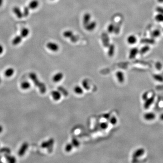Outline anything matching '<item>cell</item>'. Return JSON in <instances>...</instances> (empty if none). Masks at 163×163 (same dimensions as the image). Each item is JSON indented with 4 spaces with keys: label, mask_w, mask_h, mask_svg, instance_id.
<instances>
[{
    "label": "cell",
    "mask_w": 163,
    "mask_h": 163,
    "mask_svg": "<svg viewBox=\"0 0 163 163\" xmlns=\"http://www.w3.org/2000/svg\"><path fill=\"white\" fill-rule=\"evenodd\" d=\"M29 77L31 80L34 82V85L38 87L40 89V92L42 93H44L46 92V86L44 83L40 82L37 77V75L34 72H31L29 74Z\"/></svg>",
    "instance_id": "obj_1"
},
{
    "label": "cell",
    "mask_w": 163,
    "mask_h": 163,
    "mask_svg": "<svg viewBox=\"0 0 163 163\" xmlns=\"http://www.w3.org/2000/svg\"><path fill=\"white\" fill-rule=\"evenodd\" d=\"M46 47L47 48L49 49V50L54 52H57L59 49V45L53 42H49L47 43Z\"/></svg>",
    "instance_id": "obj_2"
},
{
    "label": "cell",
    "mask_w": 163,
    "mask_h": 163,
    "mask_svg": "<svg viewBox=\"0 0 163 163\" xmlns=\"http://www.w3.org/2000/svg\"><path fill=\"white\" fill-rule=\"evenodd\" d=\"M155 97L154 95L150 97H148L146 100L145 101L144 104V108L145 109H148L151 106L152 104L154 103L155 101Z\"/></svg>",
    "instance_id": "obj_3"
},
{
    "label": "cell",
    "mask_w": 163,
    "mask_h": 163,
    "mask_svg": "<svg viewBox=\"0 0 163 163\" xmlns=\"http://www.w3.org/2000/svg\"><path fill=\"white\" fill-rule=\"evenodd\" d=\"M145 150L143 148H140L135 150L132 154V157L133 159H136L142 156L145 153Z\"/></svg>",
    "instance_id": "obj_4"
},
{
    "label": "cell",
    "mask_w": 163,
    "mask_h": 163,
    "mask_svg": "<svg viewBox=\"0 0 163 163\" xmlns=\"http://www.w3.org/2000/svg\"><path fill=\"white\" fill-rule=\"evenodd\" d=\"M97 24L95 21H91L84 26L85 28L88 31H92L94 30L97 27Z\"/></svg>",
    "instance_id": "obj_5"
},
{
    "label": "cell",
    "mask_w": 163,
    "mask_h": 163,
    "mask_svg": "<svg viewBox=\"0 0 163 163\" xmlns=\"http://www.w3.org/2000/svg\"><path fill=\"white\" fill-rule=\"evenodd\" d=\"M29 147V144L27 142H24L23 144L21 145L20 147V149L18 151V155L20 156H22L25 154L26 153V151H27V149Z\"/></svg>",
    "instance_id": "obj_6"
},
{
    "label": "cell",
    "mask_w": 163,
    "mask_h": 163,
    "mask_svg": "<svg viewBox=\"0 0 163 163\" xmlns=\"http://www.w3.org/2000/svg\"><path fill=\"white\" fill-rule=\"evenodd\" d=\"M52 98L55 101H59L60 100L62 97V94L58 90H54L51 92Z\"/></svg>",
    "instance_id": "obj_7"
},
{
    "label": "cell",
    "mask_w": 163,
    "mask_h": 163,
    "mask_svg": "<svg viewBox=\"0 0 163 163\" xmlns=\"http://www.w3.org/2000/svg\"><path fill=\"white\" fill-rule=\"evenodd\" d=\"M63 74L61 72H58L53 76L52 77V81L55 83H59L63 79Z\"/></svg>",
    "instance_id": "obj_8"
},
{
    "label": "cell",
    "mask_w": 163,
    "mask_h": 163,
    "mask_svg": "<svg viewBox=\"0 0 163 163\" xmlns=\"http://www.w3.org/2000/svg\"><path fill=\"white\" fill-rule=\"evenodd\" d=\"M116 76L117 78V81L120 83H123L125 81V75L123 72L120 71L117 72L116 73Z\"/></svg>",
    "instance_id": "obj_9"
},
{
    "label": "cell",
    "mask_w": 163,
    "mask_h": 163,
    "mask_svg": "<svg viewBox=\"0 0 163 163\" xmlns=\"http://www.w3.org/2000/svg\"><path fill=\"white\" fill-rule=\"evenodd\" d=\"M156 117V115L154 113L149 112L145 113L143 116L144 118L146 120L150 121L154 120Z\"/></svg>",
    "instance_id": "obj_10"
},
{
    "label": "cell",
    "mask_w": 163,
    "mask_h": 163,
    "mask_svg": "<svg viewBox=\"0 0 163 163\" xmlns=\"http://www.w3.org/2000/svg\"><path fill=\"white\" fill-rule=\"evenodd\" d=\"M91 15L89 13H86L83 15V22L84 26H85L87 24L91 21Z\"/></svg>",
    "instance_id": "obj_11"
},
{
    "label": "cell",
    "mask_w": 163,
    "mask_h": 163,
    "mask_svg": "<svg viewBox=\"0 0 163 163\" xmlns=\"http://www.w3.org/2000/svg\"><path fill=\"white\" fill-rule=\"evenodd\" d=\"M139 50L136 48H133L131 49L130 51L129 54V58L130 59H134L136 56L139 52Z\"/></svg>",
    "instance_id": "obj_12"
},
{
    "label": "cell",
    "mask_w": 163,
    "mask_h": 163,
    "mask_svg": "<svg viewBox=\"0 0 163 163\" xmlns=\"http://www.w3.org/2000/svg\"><path fill=\"white\" fill-rule=\"evenodd\" d=\"M13 12L18 18L21 19L23 17V12H22L21 11L19 7H18V6L14 7V8H13Z\"/></svg>",
    "instance_id": "obj_13"
},
{
    "label": "cell",
    "mask_w": 163,
    "mask_h": 163,
    "mask_svg": "<svg viewBox=\"0 0 163 163\" xmlns=\"http://www.w3.org/2000/svg\"><path fill=\"white\" fill-rule=\"evenodd\" d=\"M39 6V2L38 0H32L30 2L28 7L30 9L34 10L37 8Z\"/></svg>",
    "instance_id": "obj_14"
},
{
    "label": "cell",
    "mask_w": 163,
    "mask_h": 163,
    "mask_svg": "<svg viewBox=\"0 0 163 163\" xmlns=\"http://www.w3.org/2000/svg\"><path fill=\"white\" fill-rule=\"evenodd\" d=\"M74 91L75 93L77 95H82L84 92L83 88L81 86L77 85L74 88Z\"/></svg>",
    "instance_id": "obj_15"
},
{
    "label": "cell",
    "mask_w": 163,
    "mask_h": 163,
    "mask_svg": "<svg viewBox=\"0 0 163 163\" xmlns=\"http://www.w3.org/2000/svg\"><path fill=\"white\" fill-rule=\"evenodd\" d=\"M127 41L130 44H134L137 42V38L134 35H131L127 38Z\"/></svg>",
    "instance_id": "obj_16"
},
{
    "label": "cell",
    "mask_w": 163,
    "mask_h": 163,
    "mask_svg": "<svg viewBox=\"0 0 163 163\" xmlns=\"http://www.w3.org/2000/svg\"><path fill=\"white\" fill-rule=\"evenodd\" d=\"M22 38H23L20 35H17L12 40V44L14 45H17L18 44H19L21 42Z\"/></svg>",
    "instance_id": "obj_17"
},
{
    "label": "cell",
    "mask_w": 163,
    "mask_h": 163,
    "mask_svg": "<svg viewBox=\"0 0 163 163\" xmlns=\"http://www.w3.org/2000/svg\"><path fill=\"white\" fill-rule=\"evenodd\" d=\"M108 55L110 57H112L114 54L115 47L113 44H110L108 47Z\"/></svg>",
    "instance_id": "obj_18"
},
{
    "label": "cell",
    "mask_w": 163,
    "mask_h": 163,
    "mask_svg": "<svg viewBox=\"0 0 163 163\" xmlns=\"http://www.w3.org/2000/svg\"><path fill=\"white\" fill-rule=\"evenodd\" d=\"M31 87L30 83L28 81H24L20 84V88L23 90H27Z\"/></svg>",
    "instance_id": "obj_19"
},
{
    "label": "cell",
    "mask_w": 163,
    "mask_h": 163,
    "mask_svg": "<svg viewBox=\"0 0 163 163\" xmlns=\"http://www.w3.org/2000/svg\"><path fill=\"white\" fill-rule=\"evenodd\" d=\"M141 42L147 44H153L155 43V40L154 39L151 38H145L141 40Z\"/></svg>",
    "instance_id": "obj_20"
},
{
    "label": "cell",
    "mask_w": 163,
    "mask_h": 163,
    "mask_svg": "<svg viewBox=\"0 0 163 163\" xmlns=\"http://www.w3.org/2000/svg\"><path fill=\"white\" fill-rule=\"evenodd\" d=\"M14 69L12 68H10L7 69L5 72V75L6 76V77H11L14 74Z\"/></svg>",
    "instance_id": "obj_21"
},
{
    "label": "cell",
    "mask_w": 163,
    "mask_h": 163,
    "mask_svg": "<svg viewBox=\"0 0 163 163\" xmlns=\"http://www.w3.org/2000/svg\"><path fill=\"white\" fill-rule=\"evenodd\" d=\"M103 41L104 45L106 47H108L109 45V38L107 35V34H103Z\"/></svg>",
    "instance_id": "obj_22"
},
{
    "label": "cell",
    "mask_w": 163,
    "mask_h": 163,
    "mask_svg": "<svg viewBox=\"0 0 163 163\" xmlns=\"http://www.w3.org/2000/svg\"><path fill=\"white\" fill-rule=\"evenodd\" d=\"M30 33L29 29L27 28H24L21 30L20 32V35L22 38H26L27 37Z\"/></svg>",
    "instance_id": "obj_23"
},
{
    "label": "cell",
    "mask_w": 163,
    "mask_h": 163,
    "mask_svg": "<svg viewBox=\"0 0 163 163\" xmlns=\"http://www.w3.org/2000/svg\"><path fill=\"white\" fill-rule=\"evenodd\" d=\"M74 33L71 30H67L63 32V35L64 37L70 38L74 35Z\"/></svg>",
    "instance_id": "obj_24"
},
{
    "label": "cell",
    "mask_w": 163,
    "mask_h": 163,
    "mask_svg": "<svg viewBox=\"0 0 163 163\" xmlns=\"http://www.w3.org/2000/svg\"><path fill=\"white\" fill-rule=\"evenodd\" d=\"M107 31L110 34H112L113 33V32H114L115 30V26L112 23L110 24L109 25L107 28Z\"/></svg>",
    "instance_id": "obj_25"
},
{
    "label": "cell",
    "mask_w": 163,
    "mask_h": 163,
    "mask_svg": "<svg viewBox=\"0 0 163 163\" xmlns=\"http://www.w3.org/2000/svg\"><path fill=\"white\" fill-rule=\"evenodd\" d=\"M150 49V48L148 45H146L145 46H143V47L140 49V50L139 51L140 54H145L147 52L149 51Z\"/></svg>",
    "instance_id": "obj_26"
},
{
    "label": "cell",
    "mask_w": 163,
    "mask_h": 163,
    "mask_svg": "<svg viewBox=\"0 0 163 163\" xmlns=\"http://www.w3.org/2000/svg\"><path fill=\"white\" fill-rule=\"evenodd\" d=\"M5 157H6L7 161H8L10 163H15L16 161L15 158L14 157H13L12 156H11V155H9V154L5 155Z\"/></svg>",
    "instance_id": "obj_27"
},
{
    "label": "cell",
    "mask_w": 163,
    "mask_h": 163,
    "mask_svg": "<svg viewBox=\"0 0 163 163\" xmlns=\"http://www.w3.org/2000/svg\"><path fill=\"white\" fill-rule=\"evenodd\" d=\"M153 78L155 80L159 82H163V76L160 74H154Z\"/></svg>",
    "instance_id": "obj_28"
},
{
    "label": "cell",
    "mask_w": 163,
    "mask_h": 163,
    "mask_svg": "<svg viewBox=\"0 0 163 163\" xmlns=\"http://www.w3.org/2000/svg\"><path fill=\"white\" fill-rule=\"evenodd\" d=\"M74 146L72 143H68L66 144L65 146V150L67 152H70L71 151L72 149H73Z\"/></svg>",
    "instance_id": "obj_29"
},
{
    "label": "cell",
    "mask_w": 163,
    "mask_h": 163,
    "mask_svg": "<svg viewBox=\"0 0 163 163\" xmlns=\"http://www.w3.org/2000/svg\"><path fill=\"white\" fill-rule=\"evenodd\" d=\"M109 123H110L111 125L114 126L117 124V118L115 116H113V117H110V118L109 120Z\"/></svg>",
    "instance_id": "obj_30"
},
{
    "label": "cell",
    "mask_w": 163,
    "mask_h": 163,
    "mask_svg": "<svg viewBox=\"0 0 163 163\" xmlns=\"http://www.w3.org/2000/svg\"><path fill=\"white\" fill-rule=\"evenodd\" d=\"M155 19L158 22H163V14L159 13L155 16Z\"/></svg>",
    "instance_id": "obj_31"
},
{
    "label": "cell",
    "mask_w": 163,
    "mask_h": 163,
    "mask_svg": "<svg viewBox=\"0 0 163 163\" xmlns=\"http://www.w3.org/2000/svg\"><path fill=\"white\" fill-rule=\"evenodd\" d=\"M160 31L158 30H155L151 33V36L153 38H157L160 36Z\"/></svg>",
    "instance_id": "obj_32"
},
{
    "label": "cell",
    "mask_w": 163,
    "mask_h": 163,
    "mask_svg": "<svg viewBox=\"0 0 163 163\" xmlns=\"http://www.w3.org/2000/svg\"><path fill=\"white\" fill-rule=\"evenodd\" d=\"M108 127V123L106 122H102L100 124V127L101 129L105 130H106Z\"/></svg>",
    "instance_id": "obj_33"
},
{
    "label": "cell",
    "mask_w": 163,
    "mask_h": 163,
    "mask_svg": "<svg viewBox=\"0 0 163 163\" xmlns=\"http://www.w3.org/2000/svg\"><path fill=\"white\" fill-rule=\"evenodd\" d=\"M29 9L30 8L28 6L25 7L23 12V16L27 17L28 16L29 14Z\"/></svg>",
    "instance_id": "obj_34"
},
{
    "label": "cell",
    "mask_w": 163,
    "mask_h": 163,
    "mask_svg": "<svg viewBox=\"0 0 163 163\" xmlns=\"http://www.w3.org/2000/svg\"><path fill=\"white\" fill-rule=\"evenodd\" d=\"M11 152V149L8 148H2L0 149V153H5L6 154H9Z\"/></svg>",
    "instance_id": "obj_35"
},
{
    "label": "cell",
    "mask_w": 163,
    "mask_h": 163,
    "mask_svg": "<svg viewBox=\"0 0 163 163\" xmlns=\"http://www.w3.org/2000/svg\"><path fill=\"white\" fill-rule=\"evenodd\" d=\"M72 144H73L74 147H78V146H79V142L77 139H74L73 140H72Z\"/></svg>",
    "instance_id": "obj_36"
},
{
    "label": "cell",
    "mask_w": 163,
    "mask_h": 163,
    "mask_svg": "<svg viewBox=\"0 0 163 163\" xmlns=\"http://www.w3.org/2000/svg\"><path fill=\"white\" fill-rule=\"evenodd\" d=\"M70 40H71V41L73 42V43H75L76 42V41H77V37L76 36V35H75L74 34L70 38Z\"/></svg>",
    "instance_id": "obj_37"
},
{
    "label": "cell",
    "mask_w": 163,
    "mask_h": 163,
    "mask_svg": "<svg viewBox=\"0 0 163 163\" xmlns=\"http://www.w3.org/2000/svg\"><path fill=\"white\" fill-rule=\"evenodd\" d=\"M156 11L160 14H163V8L162 7L160 6H158L156 8Z\"/></svg>",
    "instance_id": "obj_38"
},
{
    "label": "cell",
    "mask_w": 163,
    "mask_h": 163,
    "mask_svg": "<svg viewBox=\"0 0 163 163\" xmlns=\"http://www.w3.org/2000/svg\"><path fill=\"white\" fill-rule=\"evenodd\" d=\"M148 92H145L143 93L142 96V99L144 101L146 100L148 98Z\"/></svg>",
    "instance_id": "obj_39"
},
{
    "label": "cell",
    "mask_w": 163,
    "mask_h": 163,
    "mask_svg": "<svg viewBox=\"0 0 163 163\" xmlns=\"http://www.w3.org/2000/svg\"><path fill=\"white\" fill-rule=\"evenodd\" d=\"M162 65L160 62H157L155 64V67L158 70H160L162 68Z\"/></svg>",
    "instance_id": "obj_40"
},
{
    "label": "cell",
    "mask_w": 163,
    "mask_h": 163,
    "mask_svg": "<svg viewBox=\"0 0 163 163\" xmlns=\"http://www.w3.org/2000/svg\"><path fill=\"white\" fill-rule=\"evenodd\" d=\"M3 51H4V49H3V46L0 44V54L3 53Z\"/></svg>",
    "instance_id": "obj_41"
},
{
    "label": "cell",
    "mask_w": 163,
    "mask_h": 163,
    "mask_svg": "<svg viewBox=\"0 0 163 163\" xmlns=\"http://www.w3.org/2000/svg\"><path fill=\"white\" fill-rule=\"evenodd\" d=\"M3 128L2 126L0 125V133H1L3 131Z\"/></svg>",
    "instance_id": "obj_42"
},
{
    "label": "cell",
    "mask_w": 163,
    "mask_h": 163,
    "mask_svg": "<svg viewBox=\"0 0 163 163\" xmlns=\"http://www.w3.org/2000/svg\"><path fill=\"white\" fill-rule=\"evenodd\" d=\"M160 119L161 120H163V113L162 114H161V115H160Z\"/></svg>",
    "instance_id": "obj_43"
},
{
    "label": "cell",
    "mask_w": 163,
    "mask_h": 163,
    "mask_svg": "<svg viewBox=\"0 0 163 163\" xmlns=\"http://www.w3.org/2000/svg\"><path fill=\"white\" fill-rule=\"evenodd\" d=\"M3 0H0V7L2 5Z\"/></svg>",
    "instance_id": "obj_44"
},
{
    "label": "cell",
    "mask_w": 163,
    "mask_h": 163,
    "mask_svg": "<svg viewBox=\"0 0 163 163\" xmlns=\"http://www.w3.org/2000/svg\"><path fill=\"white\" fill-rule=\"evenodd\" d=\"M157 1L159 2H160V3H163V0H157Z\"/></svg>",
    "instance_id": "obj_45"
},
{
    "label": "cell",
    "mask_w": 163,
    "mask_h": 163,
    "mask_svg": "<svg viewBox=\"0 0 163 163\" xmlns=\"http://www.w3.org/2000/svg\"><path fill=\"white\" fill-rule=\"evenodd\" d=\"M1 83V78H0V83Z\"/></svg>",
    "instance_id": "obj_46"
},
{
    "label": "cell",
    "mask_w": 163,
    "mask_h": 163,
    "mask_svg": "<svg viewBox=\"0 0 163 163\" xmlns=\"http://www.w3.org/2000/svg\"></svg>",
    "instance_id": "obj_47"
},
{
    "label": "cell",
    "mask_w": 163,
    "mask_h": 163,
    "mask_svg": "<svg viewBox=\"0 0 163 163\" xmlns=\"http://www.w3.org/2000/svg\"></svg>",
    "instance_id": "obj_48"
}]
</instances>
